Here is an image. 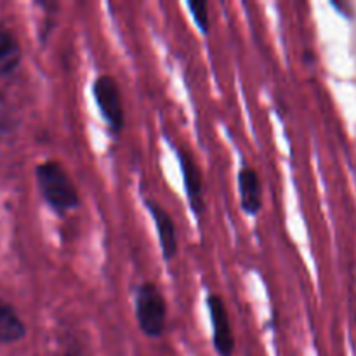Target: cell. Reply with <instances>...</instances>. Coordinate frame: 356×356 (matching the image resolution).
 Wrapping results in <instances>:
<instances>
[{
	"label": "cell",
	"instance_id": "1",
	"mask_svg": "<svg viewBox=\"0 0 356 356\" xmlns=\"http://www.w3.org/2000/svg\"><path fill=\"white\" fill-rule=\"evenodd\" d=\"M35 183L44 204L56 216H66L80 205V193L66 167L58 160H44L35 167Z\"/></svg>",
	"mask_w": 356,
	"mask_h": 356
},
{
	"label": "cell",
	"instance_id": "2",
	"mask_svg": "<svg viewBox=\"0 0 356 356\" xmlns=\"http://www.w3.org/2000/svg\"><path fill=\"white\" fill-rule=\"evenodd\" d=\"M167 299L159 285L145 280L134 292V318L139 330L148 339H160L167 329Z\"/></svg>",
	"mask_w": 356,
	"mask_h": 356
},
{
	"label": "cell",
	"instance_id": "3",
	"mask_svg": "<svg viewBox=\"0 0 356 356\" xmlns=\"http://www.w3.org/2000/svg\"><path fill=\"white\" fill-rule=\"evenodd\" d=\"M92 97L110 134L118 138L124 132L127 118H125L124 99L117 79L110 73L97 75L92 82Z\"/></svg>",
	"mask_w": 356,
	"mask_h": 356
},
{
	"label": "cell",
	"instance_id": "4",
	"mask_svg": "<svg viewBox=\"0 0 356 356\" xmlns=\"http://www.w3.org/2000/svg\"><path fill=\"white\" fill-rule=\"evenodd\" d=\"M176 159L179 163L181 177H183V188L186 193L188 205L195 218L200 221L202 216L207 209V200H205V184L204 174H202L200 165L193 153L186 148H176Z\"/></svg>",
	"mask_w": 356,
	"mask_h": 356
},
{
	"label": "cell",
	"instance_id": "5",
	"mask_svg": "<svg viewBox=\"0 0 356 356\" xmlns=\"http://www.w3.org/2000/svg\"><path fill=\"white\" fill-rule=\"evenodd\" d=\"M205 306H207V315L211 320L212 344H214L216 353L218 356H233L236 350V339L225 299L221 294L211 292L205 298Z\"/></svg>",
	"mask_w": 356,
	"mask_h": 356
},
{
	"label": "cell",
	"instance_id": "6",
	"mask_svg": "<svg viewBox=\"0 0 356 356\" xmlns=\"http://www.w3.org/2000/svg\"><path fill=\"white\" fill-rule=\"evenodd\" d=\"M146 211H148L149 218H152L153 226H155L156 238H159L160 252L165 263H172L179 254V238H177L176 222H174L172 216L169 214L162 204H159L153 198L145 197L143 198Z\"/></svg>",
	"mask_w": 356,
	"mask_h": 356
},
{
	"label": "cell",
	"instance_id": "7",
	"mask_svg": "<svg viewBox=\"0 0 356 356\" xmlns=\"http://www.w3.org/2000/svg\"><path fill=\"white\" fill-rule=\"evenodd\" d=\"M236 188H238L240 207L243 214L249 218H257L263 211L264 195H263V181L254 167L242 165L236 174Z\"/></svg>",
	"mask_w": 356,
	"mask_h": 356
},
{
	"label": "cell",
	"instance_id": "8",
	"mask_svg": "<svg viewBox=\"0 0 356 356\" xmlns=\"http://www.w3.org/2000/svg\"><path fill=\"white\" fill-rule=\"evenodd\" d=\"M26 323L10 302L0 299V343L16 344L26 337Z\"/></svg>",
	"mask_w": 356,
	"mask_h": 356
},
{
	"label": "cell",
	"instance_id": "9",
	"mask_svg": "<svg viewBox=\"0 0 356 356\" xmlns=\"http://www.w3.org/2000/svg\"><path fill=\"white\" fill-rule=\"evenodd\" d=\"M23 63V49L13 31L0 26V76H9Z\"/></svg>",
	"mask_w": 356,
	"mask_h": 356
},
{
	"label": "cell",
	"instance_id": "10",
	"mask_svg": "<svg viewBox=\"0 0 356 356\" xmlns=\"http://www.w3.org/2000/svg\"><path fill=\"white\" fill-rule=\"evenodd\" d=\"M186 7L191 13L195 26L198 28L202 35H209L211 31V6L207 0H190Z\"/></svg>",
	"mask_w": 356,
	"mask_h": 356
}]
</instances>
